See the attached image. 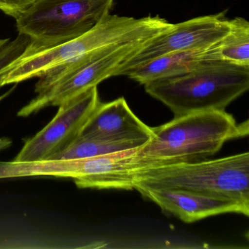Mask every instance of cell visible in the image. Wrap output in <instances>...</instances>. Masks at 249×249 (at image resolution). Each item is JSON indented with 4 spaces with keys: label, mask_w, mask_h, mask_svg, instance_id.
Listing matches in <instances>:
<instances>
[{
    "label": "cell",
    "mask_w": 249,
    "mask_h": 249,
    "mask_svg": "<svg viewBox=\"0 0 249 249\" xmlns=\"http://www.w3.org/2000/svg\"><path fill=\"white\" fill-rule=\"evenodd\" d=\"M174 25L159 16L138 18L108 14L91 30L69 41L40 49L27 46L19 57L0 72L2 87L40 78L114 45L160 36Z\"/></svg>",
    "instance_id": "obj_1"
},
{
    "label": "cell",
    "mask_w": 249,
    "mask_h": 249,
    "mask_svg": "<svg viewBox=\"0 0 249 249\" xmlns=\"http://www.w3.org/2000/svg\"><path fill=\"white\" fill-rule=\"evenodd\" d=\"M151 129V138L135 151L139 168L206 160L227 141L248 136L249 125L237 124L225 110H207L176 116Z\"/></svg>",
    "instance_id": "obj_2"
},
{
    "label": "cell",
    "mask_w": 249,
    "mask_h": 249,
    "mask_svg": "<svg viewBox=\"0 0 249 249\" xmlns=\"http://www.w3.org/2000/svg\"><path fill=\"white\" fill-rule=\"evenodd\" d=\"M145 91L176 116L224 110L249 88V67L222 60L205 62L181 75L144 85Z\"/></svg>",
    "instance_id": "obj_3"
},
{
    "label": "cell",
    "mask_w": 249,
    "mask_h": 249,
    "mask_svg": "<svg viewBox=\"0 0 249 249\" xmlns=\"http://www.w3.org/2000/svg\"><path fill=\"white\" fill-rule=\"evenodd\" d=\"M134 189L192 191L249 205V154L212 160L141 167L133 171Z\"/></svg>",
    "instance_id": "obj_4"
},
{
    "label": "cell",
    "mask_w": 249,
    "mask_h": 249,
    "mask_svg": "<svg viewBox=\"0 0 249 249\" xmlns=\"http://www.w3.org/2000/svg\"><path fill=\"white\" fill-rule=\"evenodd\" d=\"M155 37L114 45L44 74L36 85L37 95L18 112V116L27 117L46 107H59L105 80L117 76L121 68Z\"/></svg>",
    "instance_id": "obj_5"
},
{
    "label": "cell",
    "mask_w": 249,
    "mask_h": 249,
    "mask_svg": "<svg viewBox=\"0 0 249 249\" xmlns=\"http://www.w3.org/2000/svg\"><path fill=\"white\" fill-rule=\"evenodd\" d=\"M113 0H35L16 19L29 47H52L80 37L110 14Z\"/></svg>",
    "instance_id": "obj_6"
},
{
    "label": "cell",
    "mask_w": 249,
    "mask_h": 249,
    "mask_svg": "<svg viewBox=\"0 0 249 249\" xmlns=\"http://www.w3.org/2000/svg\"><path fill=\"white\" fill-rule=\"evenodd\" d=\"M97 87L59 106L53 119L34 137L26 141L15 161L53 160L80 137L84 126L100 106Z\"/></svg>",
    "instance_id": "obj_7"
},
{
    "label": "cell",
    "mask_w": 249,
    "mask_h": 249,
    "mask_svg": "<svg viewBox=\"0 0 249 249\" xmlns=\"http://www.w3.org/2000/svg\"><path fill=\"white\" fill-rule=\"evenodd\" d=\"M230 30L225 12L202 16L175 24L173 28L148 42L118 72L117 76L151 61L176 52L205 49L221 41Z\"/></svg>",
    "instance_id": "obj_8"
},
{
    "label": "cell",
    "mask_w": 249,
    "mask_h": 249,
    "mask_svg": "<svg viewBox=\"0 0 249 249\" xmlns=\"http://www.w3.org/2000/svg\"><path fill=\"white\" fill-rule=\"evenodd\" d=\"M142 196L157 204L163 211L192 223L219 214H243L249 216V205L234 199L192 191L136 187Z\"/></svg>",
    "instance_id": "obj_9"
},
{
    "label": "cell",
    "mask_w": 249,
    "mask_h": 249,
    "mask_svg": "<svg viewBox=\"0 0 249 249\" xmlns=\"http://www.w3.org/2000/svg\"><path fill=\"white\" fill-rule=\"evenodd\" d=\"M152 129L133 113L124 97L101 103L80 135V138L102 141L149 140Z\"/></svg>",
    "instance_id": "obj_10"
},
{
    "label": "cell",
    "mask_w": 249,
    "mask_h": 249,
    "mask_svg": "<svg viewBox=\"0 0 249 249\" xmlns=\"http://www.w3.org/2000/svg\"><path fill=\"white\" fill-rule=\"evenodd\" d=\"M219 43L205 49L176 52L160 56L145 65L127 71L124 75L144 86L157 80L181 75L205 62L221 60L218 52Z\"/></svg>",
    "instance_id": "obj_11"
},
{
    "label": "cell",
    "mask_w": 249,
    "mask_h": 249,
    "mask_svg": "<svg viewBox=\"0 0 249 249\" xmlns=\"http://www.w3.org/2000/svg\"><path fill=\"white\" fill-rule=\"evenodd\" d=\"M219 59L230 63L249 67V23L237 17L230 19V30L220 41Z\"/></svg>",
    "instance_id": "obj_12"
},
{
    "label": "cell",
    "mask_w": 249,
    "mask_h": 249,
    "mask_svg": "<svg viewBox=\"0 0 249 249\" xmlns=\"http://www.w3.org/2000/svg\"><path fill=\"white\" fill-rule=\"evenodd\" d=\"M148 140L128 141H102L78 138L68 149L53 160H74L99 157L135 149L143 145Z\"/></svg>",
    "instance_id": "obj_13"
},
{
    "label": "cell",
    "mask_w": 249,
    "mask_h": 249,
    "mask_svg": "<svg viewBox=\"0 0 249 249\" xmlns=\"http://www.w3.org/2000/svg\"><path fill=\"white\" fill-rule=\"evenodd\" d=\"M30 43V40L28 37L24 35L18 34L14 40L10 41L2 50L0 51V72L5 67L19 57L24 53ZM1 87H2V84L1 76H0V89ZM15 88L16 86L8 92L0 96V101H2L4 98L8 97Z\"/></svg>",
    "instance_id": "obj_14"
},
{
    "label": "cell",
    "mask_w": 249,
    "mask_h": 249,
    "mask_svg": "<svg viewBox=\"0 0 249 249\" xmlns=\"http://www.w3.org/2000/svg\"><path fill=\"white\" fill-rule=\"evenodd\" d=\"M35 0H0V11L17 18Z\"/></svg>",
    "instance_id": "obj_15"
},
{
    "label": "cell",
    "mask_w": 249,
    "mask_h": 249,
    "mask_svg": "<svg viewBox=\"0 0 249 249\" xmlns=\"http://www.w3.org/2000/svg\"><path fill=\"white\" fill-rule=\"evenodd\" d=\"M12 145V141L8 138H0V151L10 148Z\"/></svg>",
    "instance_id": "obj_16"
},
{
    "label": "cell",
    "mask_w": 249,
    "mask_h": 249,
    "mask_svg": "<svg viewBox=\"0 0 249 249\" xmlns=\"http://www.w3.org/2000/svg\"><path fill=\"white\" fill-rule=\"evenodd\" d=\"M10 41H11V40L9 38H0V51L2 50Z\"/></svg>",
    "instance_id": "obj_17"
}]
</instances>
